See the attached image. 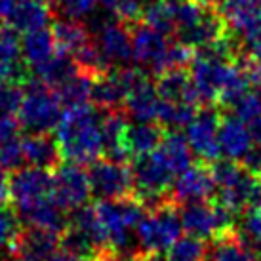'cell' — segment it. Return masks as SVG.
<instances>
[{
    "label": "cell",
    "instance_id": "obj_17",
    "mask_svg": "<svg viewBox=\"0 0 261 261\" xmlns=\"http://www.w3.org/2000/svg\"><path fill=\"white\" fill-rule=\"evenodd\" d=\"M218 141L221 154L227 160H234V162H240L246 156V152L254 147L246 124L239 116H221Z\"/></svg>",
    "mask_w": 261,
    "mask_h": 261
},
{
    "label": "cell",
    "instance_id": "obj_23",
    "mask_svg": "<svg viewBox=\"0 0 261 261\" xmlns=\"http://www.w3.org/2000/svg\"><path fill=\"white\" fill-rule=\"evenodd\" d=\"M166 128L159 122H136L126 126V147L132 159L145 156L160 145Z\"/></svg>",
    "mask_w": 261,
    "mask_h": 261
},
{
    "label": "cell",
    "instance_id": "obj_13",
    "mask_svg": "<svg viewBox=\"0 0 261 261\" xmlns=\"http://www.w3.org/2000/svg\"><path fill=\"white\" fill-rule=\"evenodd\" d=\"M130 35H132V58L139 67H145L147 73L151 74L154 65L159 63V59L164 56V51L170 46L166 35H162L159 31L151 29L145 23H132Z\"/></svg>",
    "mask_w": 261,
    "mask_h": 261
},
{
    "label": "cell",
    "instance_id": "obj_5",
    "mask_svg": "<svg viewBox=\"0 0 261 261\" xmlns=\"http://www.w3.org/2000/svg\"><path fill=\"white\" fill-rule=\"evenodd\" d=\"M183 229L196 239H216L221 232L234 229V214L218 202L200 200V202L183 204L179 210Z\"/></svg>",
    "mask_w": 261,
    "mask_h": 261
},
{
    "label": "cell",
    "instance_id": "obj_41",
    "mask_svg": "<svg viewBox=\"0 0 261 261\" xmlns=\"http://www.w3.org/2000/svg\"><path fill=\"white\" fill-rule=\"evenodd\" d=\"M240 164L246 168L250 174L261 177V147L254 145L246 152V156L240 160Z\"/></svg>",
    "mask_w": 261,
    "mask_h": 261
},
{
    "label": "cell",
    "instance_id": "obj_19",
    "mask_svg": "<svg viewBox=\"0 0 261 261\" xmlns=\"http://www.w3.org/2000/svg\"><path fill=\"white\" fill-rule=\"evenodd\" d=\"M154 84H156V92H159L160 99L175 103H189V105L200 107L196 88L193 84L191 73L187 69H175V71L159 74L154 79Z\"/></svg>",
    "mask_w": 261,
    "mask_h": 261
},
{
    "label": "cell",
    "instance_id": "obj_37",
    "mask_svg": "<svg viewBox=\"0 0 261 261\" xmlns=\"http://www.w3.org/2000/svg\"><path fill=\"white\" fill-rule=\"evenodd\" d=\"M21 56V38L12 27L0 29V63H19Z\"/></svg>",
    "mask_w": 261,
    "mask_h": 261
},
{
    "label": "cell",
    "instance_id": "obj_11",
    "mask_svg": "<svg viewBox=\"0 0 261 261\" xmlns=\"http://www.w3.org/2000/svg\"><path fill=\"white\" fill-rule=\"evenodd\" d=\"M92 33L95 35L99 48L105 54V58L113 63V67H124L134 59L132 58L130 27L126 23L118 21L115 15L111 19L99 17Z\"/></svg>",
    "mask_w": 261,
    "mask_h": 261
},
{
    "label": "cell",
    "instance_id": "obj_38",
    "mask_svg": "<svg viewBox=\"0 0 261 261\" xmlns=\"http://www.w3.org/2000/svg\"><path fill=\"white\" fill-rule=\"evenodd\" d=\"M23 86L0 82V115H17L23 103Z\"/></svg>",
    "mask_w": 261,
    "mask_h": 261
},
{
    "label": "cell",
    "instance_id": "obj_33",
    "mask_svg": "<svg viewBox=\"0 0 261 261\" xmlns=\"http://www.w3.org/2000/svg\"><path fill=\"white\" fill-rule=\"evenodd\" d=\"M208 248L196 237H179L166 250V261H206Z\"/></svg>",
    "mask_w": 261,
    "mask_h": 261
},
{
    "label": "cell",
    "instance_id": "obj_3",
    "mask_svg": "<svg viewBox=\"0 0 261 261\" xmlns=\"http://www.w3.org/2000/svg\"><path fill=\"white\" fill-rule=\"evenodd\" d=\"M181 218L177 204L172 200L151 208L136 227V240L141 246V252L162 254L174 244L181 234Z\"/></svg>",
    "mask_w": 261,
    "mask_h": 261
},
{
    "label": "cell",
    "instance_id": "obj_30",
    "mask_svg": "<svg viewBox=\"0 0 261 261\" xmlns=\"http://www.w3.org/2000/svg\"><path fill=\"white\" fill-rule=\"evenodd\" d=\"M196 50L193 46L181 42V40H170V46L168 50L164 51V56L159 59V63L154 65V69L151 71V76L156 79L159 74H164L168 71H175V69H187L191 67L193 59H195Z\"/></svg>",
    "mask_w": 261,
    "mask_h": 261
},
{
    "label": "cell",
    "instance_id": "obj_10",
    "mask_svg": "<svg viewBox=\"0 0 261 261\" xmlns=\"http://www.w3.org/2000/svg\"><path fill=\"white\" fill-rule=\"evenodd\" d=\"M216 195V179L210 164H196L177 175L170 189V200L174 204H189L210 200Z\"/></svg>",
    "mask_w": 261,
    "mask_h": 261
},
{
    "label": "cell",
    "instance_id": "obj_25",
    "mask_svg": "<svg viewBox=\"0 0 261 261\" xmlns=\"http://www.w3.org/2000/svg\"><path fill=\"white\" fill-rule=\"evenodd\" d=\"M50 31L56 40V48L69 56H74L80 48L94 40V33L80 19H56L51 21Z\"/></svg>",
    "mask_w": 261,
    "mask_h": 261
},
{
    "label": "cell",
    "instance_id": "obj_26",
    "mask_svg": "<svg viewBox=\"0 0 261 261\" xmlns=\"http://www.w3.org/2000/svg\"><path fill=\"white\" fill-rule=\"evenodd\" d=\"M31 73H33L35 79L44 82L46 86L56 90L59 84H63L65 80H69L73 74L79 73V67L74 63L73 56H69V54L61 50H56V54L48 61H44L42 65L31 69Z\"/></svg>",
    "mask_w": 261,
    "mask_h": 261
},
{
    "label": "cell",
    "instance_id": "obj_18",
    "mask_svg": "<svg viewBox=\"0 0 261 261\" xmlns=\"http://www.w3.org/2000/svg\"><path fill=\"white\" fill-rule=\"evenodd\" d=\"M54 17V8L48 2L40 0H15L12 12L8 14V27L17 33H31V31L44 29Z\"/></svg>",
    "mask_w": 261,
    "mask_h": 261
},
{
    "label": "cell",
    "instance_id": "obj_39",
    "mask_svg": "<svg viewBox=\"0 0 261 261\" xmlns=\"http://www.w3.org/2000/svg\"><path fill=\"white\" fill-rule=\"evenodd\" d=\"M231 109L234 111V116H239L242 122H250L252 118L261 115V95L257 92L248 90L240 99L234 101Z\"/></svg>",
    "mask_w": 261,
    "mask_h": 261
},
{
    "label": "cell",
    "instance_id": "obj_12",
    "mask_svg": "<svg viewBox=\"0 0 261 261\" xmlns=\"http://www.w3.org/2000/svg\"><path fill=\"white\" fill-rule=\"evenodd\" d=\"M218 12L225 19L229 33L240 42L248 40L261 31L259 0H221Z\"/></svg>",
    "mask_w": 261,
    "mask_h": 261
},
{
    "label": "cell",
    "instance_id": "obj_42",
    "mask_svg": "<svg viewBox=\"0 0 261 261\" xmlns=\"http://www.w3.org/2000/svg\"><path fill=\"white\" fill-rule=\"evenodd\" d=\"M242 50L246 51L250 58L261 61V31L257 35H254V37H250L248 40L242 42Z\"/></svg>",
    "mask_w": 261,
    "mask_h": 261
},
{
    "label": "cell",
    "instance_id": "obj_16",
    "mask_svg": "<svg viewBox=\"0 0 261 261\" xmlns=\"http://www.w3.org/2000/svg\"><path fill=\"white\" fill-rule=\"evenodd\" d=\"M126 126H128V115L124 109L101 111L103 154L109 160L126 162L132 159L126 147Z\"/></svg>",
    "mask_w": 261,
    "mask_h": 261
},
{
    "label": "cell",
    "instance_id": "obj_46",
    "mask_svg": "<svg viewBox=\"0 0 261 261\" xmlns=\"http://www.w3.org/2000/svg\"><path fill=\"white\" fill-rule=\"evenodd\" d=\"M40 2H48V4H54V0H40Z\"/></svg>",
    "mask_w": 261,
    "mask_h": 261
},
{
    "label": "cell",
    "instance_id": "obj_45",
    "mask_svg": "<svg viewBox=\"0 0 261 261\" xmlns=\"http://www.w3.org/2000/svg\"><path fill=\"white\" fill-rule=\"evenodd\" d=\"M50 261H88V259H82V257L71 254V252H67V250H61V252L58 250V252L50 257Z\"/></svg>",
    "mask_w": 261,
    "mask_h": 261
},
{
    "label": "cell",
    "instance_id": "obj_4",
    "mask_svg": "<svg viewBox=\"0 0 261 261\" xmlns=\"http://www.w3.org/2000/svg\"><path fill=\"white\" fill-rule=\"evenodd\" d=\"M210 168L214 179H216L218 204L232 212L234 216L244 208H248V200H250L255 175L250 174L240 162L227 159L214 162Z\"/></svg>",
    "mask_w": 261,
    "mask_h": 261
},
{
    "label": "cell",
    "instance_id": "obj_20",
    "mask_svg": "<svg viewBox=\"0 0 261 261\" xmlns=\"http://www.w3.org/2000/svg\"><path fill=\"white\" fill-rule=\"evenodd\" d=\"M154 152L175 177L193 164V154H191L193 149L189 145L187 138H183L175 130H168L164 134V138L160 141V145L154 149Z\"/></svg>",
    "mask_w": 261,
    "mask_h": 261
},
{
    "label": "cell",
    "instance_id": "obj_22",
    "mask_svg": "<svg viewBox=\"0 0 261 261\" xmlns=\"http://www.w3.org/2000/svg\"><path fill=\"white\" fill-rule=\"evenodd\" d=\"M206 261H261V257L255 250L242 242L234 229H231L212 239Z\"/></svg>",
    "mask_w": 261,
    "mask_h": 261
},
{
    "label": "cell",
    "instance_id": "obj_21",
    "mask_svg": "<svg viewBox=\"0 0 261 261\" xmlns=\"http://www.w3.org/2000/svg\"><path fill=\"white\" fill-rule=\"evenodd\" d=\"M23 156L31 166L56 170L63 162L58 141L48 134H31L23 139Z\"/></svg>",
    "mask_w": 261,
    "mask_h": 261
},
{
    "label": "cell",
    "instance_id": "obj_32",
    "mask_svg": "<svg viewBox=\"0 0 261 261\" xmlns=\"http://www.w3.org/2000/svg\"><path fill=\"white\" fill-rule=\"evenodd\" d=\"M21 231L23 227H21L19 214L12 206L2 204L0 206V250L12 254Z\"/></svg>",
    "mask_w": 261,
    "mask_h": 261
},
{
    "label": "cell",
    "instance_id": "obj_8",
    "mask_svg": "<svg viewBox=\"0 0 261 261\" xmlns=\"http://www.w3.org/2000/svg\"><path fill=\"white\" fill-rule=\"evenodd\" d=\"M92 196L90 175L80 164L61 162L54 172V200L61 210L74 212L86 206Z\"/></svg>",
    "mask_w": 261,
    "mask_h": 261
},
{
    "label": "cell",
    "instance_id": "obj_48",
    "mask_svg": "<svg viewBox=\"0 0 261 261\" xmlns=\"http://www.w3.org/2000/svg\"><path fill=\"white\" fill-rule=\"evenodd\" d=\"M54 2H56V0H54ZM51 6H54V4H51Z\"/></svg>",
    "mask_w": 261,
    "mask_h": 261
},
{
    "label": "cell",
    "instance_id": "obj_34",
    "mask_svg": "<svg viewBox=\"0 0 261 261\" xmlns=\"http://www.w3.org/2000/svg\"><path fill=\"white\" fill-rule=\"evenodd\" d=\"M234 231L244 244L261 254V208H248L242 219L234 225Z\"/></svg>",
    "mask_w": 261,
    "mask_h": 261
},
{
    "label": "cell",
    "instance_id": "obj_7",
    "mask_svg": "<svg viewBox=\"0 0 261 261\" xmlns=\"http://www.w3.org/2000/svg\"><path fill=\"white\" fill-rule=\"evenodd\" d=\"M221 107L218 105H206L198 107L195 118L187 126V141L193 152L204 164H214L221 156L219 149L218 132L221 122Z\"/></svg>",
    "mask_w": 261,
    "mask_h": 261
},
{
    "label": "cell",
    "instance_id": "obj_2",
    "mask_svg": "<svg viewBox=\"0 0 261 261\" xmlns=\"http://www.w3.org/2000/svg\"><path fill=\"white\" fill-rule=\"evenodd\" d=\"M23 103L19 109V122L21 128L29 130L31 134H48L56 130L59 118H61V101H59L56 90L46 86L38 79H33L25 84Z\"/></svg>",
    "mask_w": 261,
    "mask_h": 261
},
{
    "label": "cell",
    "instance_id": "obj_31",
    "mask_svg": "<svg viewBox=\"0 0 261 261\" xmlns=\"http://www.w3.org/2000/svg\"><path fill=\"white\" fill-rule=\"evenodd\" d=\"M196 111H198V107L189 105V103H175L162 99L156 122L162 124L166 130H177V128L189 126V122L195 118Z\"/></svg>",
    "mask_w": 261,
    "mask_h": 261
},
{
    "label": "cell",
    "instance_id": "obj_35",
    "mask_svg": "<svg viewBox=\"0 0 261 261\" xmlns=\"http://www.w3.org/2000/svg\"><path fill=\"white\" fill-rule=\"evenodd\" d=\"M103 8H107V12L115 15L118 21L132 25L141 19L143 12V0H99Z\"/></svg>",
    "mask_w": 261,
    "mask_h": 261
},
{
    "label": "cell",
    "instance_id": "obj_49",
    "mask_svg": "<svg viewBox=\"0 0 261 261\" xmlns=\"http://www.w3.org/2000/svg\"><path fill=\"white\" fill-rule=\"evenodd\" d=\"M259 2H261V0H259Z\"/></svg>",
    "mask_w": 261,
    "mask_h": 261
},
{
    "label": "cell",
    "instance_id": "obj_6",
    "mask_svg": "<svg viewBox=\"0 0 261 261\" xmlns=\"http://www.w3.org/2000/svg\"><path fill=\"white\" fill-rule=\"evenodd\" d=\"M10 198L23 216L38 204L54 198V174L44 168H19L10 179Z\"/></svg>",
    "mask_w": 261,
    "mask_h": 261
},
{
    "label": "cell",
    "instance_id": "obj_14",
    "mask_svg": "<svg viewBox=\"0 0 261 261\" xmlns=\"http://www.w3.org/2000/svg\"><path fill=\"white\" fill-rule=\"evenodd\" d=\"M160 95L156 92V84L149 73L139 79L134 86L128 90L124 111L138 122H156L160 109Z\"/></svg>",
    "mask_w": 261,
    "mask_h": 261
},
{
    "label": "cell",
    "instance_id": "obj_27",
    "mask_svg": "<svg viewBox=\"0 0 261 261\" xmlns=\"http://www.w3.org/2000/svg\"><path fill=\"white\" fill-rule=\"evenodd\" d=\"M56 50L58 48H56L54 35L46 27L25 33V37L21 38V56L29 69L42 65L44 61H48L56 54Z\"/></svg>",
    "mask_w": 261,
    "mask_h": 261
},
{
    "label": "cell",
    "instance_id": "obj_47",
    "mask_svg": "<svg viewBox=\"0 0 261 261\" xmlns=\"http://www.w3.org/2000/svg\"><path fill=\"white\" fill-rule=\"evenodd\" d=\"M0 29H2V17H0Z\"/></svg>",
    "mask_w": 261,
    "mask_h": 261
},
{
    "label": "cell",
    "instance_id": "obj_40",
    "mask_svg": "<svg viewBox=\"0 0 261 261\" xmlns=\"http://www.w3.org/2000/svg\"><path fill=\"white\" fill-rule=\"evenodd\" d=\"M56 6L69 17V19H82L88 14H92L97 6V0H56L54 2V12Z\"/></svg>",
    "mask_w": 261,
    "mask_h": 261
},
{
    "label": "cell",
    "instance_id": "obj_28",
    "mask_svg": "<svg viewBox=\"0 0 261 261\" xmlns=\"http://www.w3.org/2000/svg\"><path fill=\"white\" fill-rule=\"evenodd\" d=\"M92 86H94V79L84 73L73 74L69 80L56 88L59 101L63 107H80V105H88L92 101Z\"/></svg>",
    "mask_w": 261,
    "mask_h": 261
},
{
    "label": "cell",
    "instance_id": "obj_29",
    "mask_svg": "<svg viewBox=\"0 0 261 261\" xmlns=\"http://www.w3.org/2000/svg\"><path fill=\"white\" fill-rule=\"evenodd\" d=\"M141 23L149 25L151 29L159 31L166 37H175V15H174V2L172 0H152L147 4L141 12Z\"/></svg>",
    "mask_w": 261,
    "mask_h": 261
},
{
    "label": "cell",
    "instance_id": "obj_1",
    "mask_svg": "<svg viewBox=\"0 0 261 261\" xmlns=\"http://www.w3.org/2000/svg\"><path fill=\"white\" fill-rule=\"evenodd\" d=\"M56 141L65 162L94 164L103 154L101 115L90 103L69 107L56 126Z\"/></svg>",
    "mask_w": 261,
    "mask_h": 261
},
{
    "label": "cell",
    "instance_id": "obj_15",
    "mask_svg": "<svg viewBox=\"0 0 261 261\" xmlns=\"http://www.w3.org/2000/svg\"><path fill=\"white\" fill-rule=\"evenodd\" d=\"M61 244V234L44 229H23L15 242L12 257L15 261H50Z\"/></svg>",
    "mask_w": 261,
    "mask_h": 261
},
{
    "label": "cell",
    "instance_id": "obj_44",
    "mask_svg": "<svg viewBox=\"0 0 261 261\" xmlns=\"http://www.w3.org/2000/svg\"><path fill=\"white\" fill-rule=\"evenodd\" d=\"M8 198H10V179L6 175V168L0 166V206L6 204Z\"/></svg>",
    "mask_w": 261,
    "mask_h": 261
},
{
    "label": "cell",
    "instance_id": "obj_24",
    "mask_svg": "<svg viewBox=\"0 0 261 261\" xmlns=\"http://www.w3.org/2000/svg\"><path fill=\"white\" fill-rule=\"evenodd\" d=\"M126 88L115 69L111 73L94 79L92 86V103L97 111L124 109L126 103Z\"/></svg>",
    "mask_w": 261,
    "mask_h": 261
},
{
    "label": "cell",
    "instance_id": "obj_36",
    "mask_svg": "<svg viewBox=\"0 0 261 261\" xmlns=\"http://www.w3.org/2000/svg\"><path fill=\"white\" fill-rule=\"evenodd\" d=\"M25 162L21 136L0 138V166L6 170H19Z\"/></svg>",
    "mask_w": 261,
    "mask_h": 261
},
{
    "label": "cell",
    "instance_id": "obj_9",
    "mask_svg": "<svg viewBox=\"0 0 261 261\" xmlns=\"http://www.w3.org/2000/svg\"><path fill=\"white\" fill-rule=\"evenodd\" d=\"M90 183H92V195L99 200H115L124 196L134 195V177L132 170L124 162L115 160H95L90 164Z\"/></svg>",
    "mask_w": 261,
    "mask_h": 261
},
{
    "label": "cell",
    "instance_id": "obj_43",
    "mask_svg": "<svg viewBox=\"0 0 261 261\" xmlns=\"http://www.w3.org/2000/svg\"><path fill=\"white\" fill-rule=\"evenodd\" d=\"M246 124L248 132H250V138H252V143L257 147H261V115L252 118L250 122H244Z\"/></svg>",
    "mask_w": 261,
    "mask_h": 261
}]
</instances>
